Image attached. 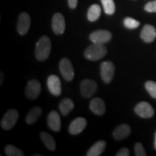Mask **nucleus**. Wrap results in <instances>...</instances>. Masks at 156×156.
Masks as SVG:
<instances>
[{
	"label": "nucleus",
	"mask_w": 156,
	"mask_h": 156,
	"mask_svg": "<svg viewBox=\"0 0 156 156\" xmlns=\"http://www.w3.org/2000/svg\"><path fill=\"white\" fill-rule=\"evenodd\" d=\"M51 50V44L48 36H44L38 40L36 46L35 54L39 61H44L47 59Z\"/></svg>",
	"instance_id": "f257e3e1"
},
{
	"label": "nucleus",
	"mask_w": 156,
	"mask_h": 156,
	"mask_svg": "<svg viewBox=\"0 0 156 156\" xmlns=\"http://www.w3.org/2000/svg\"><path fill=\"white\" fill-rule=\"evenodd\" d=\"M107 52L108 51L104 45L93 43L85 49L84 55L85 58L90 61H98L104 57L106 55Z\"/></svg>",
	"instance_id": "f03ea898"
},
{
	"label": "nucleus",
	"mask_w": 156,
	"mask_h": 156,
	"mask_svg": "<svg viewBox=\"0 0 156 156\" xmlns=\"http://www.w3.org/2000/svg\"><path fill=\"white\" fill-rule=\"evenodd\" d=\"M19 118V113L15 109L7 111L1 122V126L4 129L9 130L15 125Z\"/></svg>",
	"instance_id": "7ed1b4c3"
},
{
	"label": "nucleus",
	"mask_w": 156,
	"mask_h": 156,
	"mask_svg": "<svg viewBox=\"0 0 156 156\" xmlns=\"http://www.w3.org/2000/svg\"><path fill=\"white\" fill-rule=\"evenodd\" d=\"M115 65L110 61L103 62L101 64V77L105 83H110L114 78Z\"/></svg>",
	"instance_id": "20e7f679"
},
{
	"label": "nucleus",
	"mask_w": 156,
	"mask_h": 156,
	"mask_svg": "<svg viewBox=\"0 0 156 156\" xmlns=\"http://www.w3.org/2000/svg\"><path fill=\"white\" fill-rule=\"evenodd\" d=\"M59 69L64 79L67 81H72L75 76V72L71 62L67 58H63L60 61Z\"/></svg>",
	"instance_id": "39448f33"
},
{
	"label": "nucleus",
	"mask_w": 156,
	"mask_h": 156,
	"mask_svg": "<svg viewBox=\"0 0 156 156\" xmlns=\"http://www.w3.org/2000/svg\"><path fill=\"white\" fill-rule=\"evenodd\" d=\"M112 38V34L109 30H98L90 35V40L95 44H106Z\"/></svg>",
	"instance_id": "423d86ee"
},
{
	"label": "nucleus",
	"mask_w": 156,
	"mask_h": 156,
	"mask_svg": "<svg viewBox=\"0 0 156 156\" xmlns=\"http://www.w3.org/2000/svg\"><path fill=\"white\" fill-rule=\"evenodd\" d=\"M41 92V85L37 80H31L28 83L25 89V95L30 100L37 98Z\"/></svg>",
	"instance_id": "0eeeda50"
},
{
	"label": "nucleus",
	"mask_w": 156,
	"mask_h": 156,
	"mask_svg": "<svg viewBox=\"0 0 156 156\" xmlns=\"http://www.w3.org/2000/svg\"><path fill=\"white\" fill-rule=\"evenodd\" d=\"M134 112L138 116L145 119L151 118L155 114V111L151 105L145 101L138 103L134 108Z\"/></svg>",
	"instance_id": "6e6552de"
},
{
	"label": "nucleus",
	"mask_w": 156,
	"mask_h": 156,
	"mask_svg": "<svg viewBox=\"0 0 156 156\" xmlns=\"http://www.w3.org/2000/svg\"><path fill=\"white\" fill-rule=\"evenodd\" d=\"M97 84L92 80H84L80 84L81 94L85 98H90L96 93Z\"/></svg>",
	"instance_id": "1a4fd4ad"
},
{
	"label": "nucleus",
	"mask_w": 156,
	"mask_h": 156,
	"mask_svg": "<svg viewBox=\"0 0 156 156\" xmlns=\"http://www.w3.org/2000/svg\"><path fill=\"white\" fill-rule=\"evenodd\" d=\"M30 17L26 12H23L19 15L17 21V31L20 35H25L30 27Z\"/></svg>",
	"instance_id": "9d476101"
},
{
	"label": "nucleus",
	"mask_w": 156,
	"mask_h": 156,
	"mask_svg": "<svg viewBox=\"0 0 156 156\" xmlns=\"http://www.w3.org/2000/svg\"><path fill=\"white\" fill-rule=\"evenodd\" d=\"M48 88L50 93L55 96H58L62 93L61 81L58 76L55 75H50L47 80Z\"/></svg>",
	"instance_id": "9b49d317"
},
{
	"label": "nucleus",
	"mask_w": 156,
	"mask_h": 156,
	"mask_svg": "<svg viewBox=\"0 0 156 156\" xmlns=\"http://www.w3.org/2000/svg\"><path fill=\"white\" fill-rule=\"evenodd\" d=\"M52 29L56 34H63L65 30V20L61 13H56L52 17Z\"/></svg>",
	"instance_id": "f8f14e48"
},
{
	"label": "nucleus",
	"mask_w": 156,
	"mask_h": 156,
	"mask_svg": "<svg viewBox=\"0 0 156 156\" xmlns=\"http://www.w3.org/2000/svg\"><path fill=\"white\" fill-rule=\"evenodd\" d=\"M87 126V121L83 117H78L72 122L69 126V133L73 135L80 134Z\"/></svg>",
	"instance_id": "ddd939ff"
},
{
	"label": "nucleus",
	"mask_w": 156,
	"mask_h": 156,
	"mask_svg": "<svg viewBox=\"0 0 156 156\" xmlns=\"http://www.w3.org/2000/svg\"><path fill=\"white\" fill-rule=\"evenodd\" d=\"M140 37L145 43H152L156 38V30L153 25L147 24L145 25L142 29Z\"/></svg>",
	"instance_id": "4468645a"
},
{
	"label": "nucleus",
	"mask_w": 156,
	"mask_h": 156,
	"mask_svg": "<svg viewBox=\"0 0 156 156\" xmlns=\"http://www.w3.org/2000/svg\"><path fill=\"white\" fill-rule=\"evenodd\" d=\"M47 123L48 127L53 131L58 132L61 129V119H60L59 114L55 111H52L48 115Z\"/></svg>",
	"instance_id": "2eb2a0df"
},
{
	"label": "nucleus",
	"mask_w": 156,
	"mask_h": 156,
	"mask_svg": "<svg viewBox=\"0 0 156 156\" xmlns=\"http://www.w3.org/2000/svg\"><path fill=\"white\" fill-rule=\"evenodd\" d=\"M90 108L97 115H103L106 112V105L100 98H95L90 103Z\"/></svg>",
	"instance_id": "dca6fc26"
},
{
	"label": "nucleus",
	"mask_w": 156,
	"mask_h": 156,
	"mask_svg": "<svg viewBox=\"0 0 156 156\" xmlns=\"http://www.w3.org/2000/svg\"><path fill=\"white\" fill-rule=\"evenodd\" d=\"M131 133V128L128 124H123L115 129L113 136L116 140H122L129 135Z\"/></svg>",
	"instance_id": "f3484780"
},
{
	"label": "nucleus",
	"mask_w": 156,
	"mask_h": 156,
	"mask_svg": "<svg viewBox=\"0 0 156 156\" xmlns=\"http://www.w3.org/2000/svg\"><path fill=\"white\" fill-rule=\"evenodd\" d=\"M106 147V142L103 140L97 142L87 151V156H99L103 153Z\"/></svg>",
	"instance_id": "a211bd4d"
},
{
	"label": "nucleus",
	"mask_w": 156,
	"mask_h": 156,
	"mask_svg": "<svg viewBox=\"0 0 156 156\" xmlns=\"http://www.w3.org/2000/svg\"><path fill=\"white\" fill-rule=\"evenodd\" d=\"M59 111L63 116H67L74 108V103L70 98H64L59 103Z\"/></svg>",
	"instance_id": "6ab92c4d"
},
{
	"label": "nucleus",
	"mask_w": 156,
	"mask_h": 156,
	"mask_svg": "<svg viewBox=\"0 0 156 156\" xmlns=\"http://www.w3.org/2000/svg\"><path fill=\"white\" fill-rule=\"evenodd\" d=\"M41 138L42 142L46 145V147L48 150L51 151H54L56 150V142L52 136H51L49 134H48L46 132H41Z\"/></svg>",
	"instance_id": "aec40b11"
},
{
	"label": "nucleus",
	"mask_w": 156,
	"mask_h": 156,
	"mask_svg": "<svg viewBox=\"0 0 156 156\" xmlns=\"http://www.w3.org/2000/svg\"><path fill=\"white\" fill-rule=\"evenodd\" d=\"M101 14V7L98 5L94 4L91 5L87 11V19L90 22H95L99 18Z\"/></svg>",
	"instance_id": "412c9836"
},
{
	"label": "nucleus",
	"mask_w": 156,
	"mask_h": 156,
	"mask_svg": "<svg viewBox=\"0 0 156 156\" xmlns=\"http://www.w3.org/2000/svg\"><path fill=\"white\" fill-rule=\"evenodd\" d=\"M42 114L41 108L39 107H35L29 112L26 116V122L28 124H32L38 119Z\"/></svg>",
	"instance_id": "4be33fe9"
},
{
	"label": "nucleus",
	"mask_w": 156,
	"mask_h": 156,
	"mask_svg": "<svg viewBox=\"0 0 156 156\" xmlns=\"http://www.w3.org/2000/svg\"><path fill=\"white\" fill-rule=\"evenodd\" d=\"M101 1L102 2L105 13L109 15L114 14L116 9L114 0H101Z\"/></svg>",
	"instance_id": "5701e85b"
},
{
	"label": "nucleus",
	"mask_w": 156,
	"mask_h": 156,
	"mask_svg": "<svg viewBox=\"0 0 156 156\" xmlns=\"http://www.w3.org/2000/svg\"><path fill=\"white\" fill-rule=\"evenodd\" d=\"M5 152L7 156H23L25 155L24 153L21 150L12 145L6 146Z\"/></svg>",
	"instance_id": "b1692460"
},
{
	"label": "nucleus",
	"mask_w": 156,
	"mask_h": 156,
	"mask_svg": "<svg viewBox=\"0 0 156 156\" xmlns=\"http://www.w3.org/2000/svg\"><path fill=\"white\" fill-rule=\"evenodd\" d=\"M124 25L128 29H135L140 26V23L132 17H126L124 20Z\"/></svg>",
	"instance_id": "393cba45"
},
{
	"label": "nucleus",
	"mask_w": 156,
	"mask_h": 156,
	"mask_svg": "<svg viewBox=\"0 0 156 156\" xmlns=\"http://www.w3.org/2000/svg\"><path fill=\"white\" fill-rule=\"evenodd\" d=\"M145 89L153 98L156 99V83L153 81H147L145 85Z\"/></svg>",
	"instance_id": "a878e982"
},
{
	"label": "nucleus",
	"mask_w": 156,
	"mask_h": 156,
	"mask_svg": "<svg viewBox=\"0 0 156 156\" xmlns=\"http://www.w3.org/2000/svg\"><path fill=\"white\" fill-rule=\"evenodd\" d=\"M134 153L136 156H146V152L144 149L143 145L140 142H137L134 145Z\"/></svg>",
	"instance_id": "bb28decb"
},
{
	"label": "nucleus",
	"mask_w": 156,
	"mask_h": 156,
	"mask_svg": "<svg viewBox=\"0 0 156 156\" xmlns=\"http://www.w3.org/2000/svg\"><path fill=\"white\" fill-rule=\"evenodd\" d=\"M144 9L147 12H156V0L147 2L144 7Z\"/></svg>",
	"instance_id": "cd10ccee"
},
{
	"label": "nucleus",
	"mask_w": 156,
	"mask_h": 156,
	"mask_svg": "<svg viewBox=\"0 0 156 156\" xmlns=\"http://www.w3.org/2000/svg\"><path fill=\"white\" fill-rule=\"evenodd\" d=\"M129 151L126 147H123L120 149L116 153V156H129Z\"/></svg>",
	"instance_id": "c85d7f7f"
},
{
	"label": "nucleus",
	"mask_w": 156,
	"mask_h": 156,
	"mask_svg": "<svg viewBox=\"0 0 156 156\" xmlns=\"http://www.w3.org/2000/svg\"><path fill=\"white\" fill-rule=\"evenodd\" d=\"M78 0H68V5L71 9L76 8L77 5Z\"/></svg>",
	"instance_id": "c756f323"
},
{
	"label": "nucleus",
	"mask_w": 156,
	"mask_h": 156,
	"mask_svg": "<svg viewBox=\"0 0 156 156\" xmlns=\"http://www.w3.org/2000/svg\"><path fill=\"white\" fill-rule=\"evenodd\" d=\"M3 80H4V75L2 73H1V82H0V85H2V84Z\"/></svg>",
	"instance_id": "7c9ffc66"
},
{
	"label": "nucleus",
	"mask_w": 156,
	"mask_h": 156,
	"mask_svg": "<svg viewBox=\"0 0 156 156\" xmlns=\"http://www.w3.org/2000/svg\"><path fill=\"white\" fill-rule=\"evenodd\" d=\"M154 147H155V149L156 150V132L155 135V142H154Z\"/></svg>",
	"instance_id": "2f4dec72"
},
{
	"label": "nucleus",
	"mask_w": 156,
	"mask_h": 156,
	"mask_svg": "<svg viewBox=\"0 0 156 156\" xmlns=\"http://www.w3.org/2000/svg\"><path fill=\"white\" fill-rule=\"evenodd\" d=\"M34 155H35V156H36V155H38V156H41V155H39V154H34Z\"/></svg>",
	"instance_id": "473e14b6"
}]
</instances>
